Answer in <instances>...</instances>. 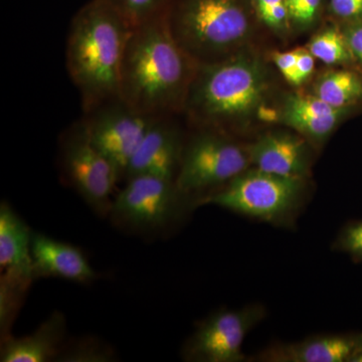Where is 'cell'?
I'll list each match as a JSON object with an SVG mask.
<instances>
[{
    "label": "cell",
    "instance_id": "1",
    "mask_svg": "<svg viewBox=\"0 0 362 362\" xmlns=\"http://www.w3.org/2000/svg\"><path fill=\"white\" fill-rule=\"evenodd\" d=\"M197 68L162 13L131 30L121 66L120 99L147 116L175 113L185 109Z\"/></svg>",
    "mask_w": 362,
    "mask_h": 362
},
{
    "label": "cell",
    "instance_id": "2",
    "mask_svg": "<svg viewBox=\"0 0 362 362\" xmlns=\"http://www.w3.org/2000/svg\"><path fill=\"white\" fill-rule=\"evenodd\" d=\"M131 30L108 0H90L71 21L66 66L86 112L120 98L121 66Z\"/></svg>",
    "mask_w": 362,
    "mask_h": 362
},
{
    "label": "cell",
    "instance_id": "3",
    "mask_svg": "<svg viewBox=\"0 0 362 362\" xmlns=\"http://www.w3.org/2000/svg\"><path fill=\"white\" fill-rule=\"evenodd\" d=\"M270 83L265 63L240 49L221 61L197 65L185 109L211 129L238 125L263 106Z\"/></svg>",
    "mask_w": 362,
    "mask_h": 362
},
{
    "label": "cell",
    "instance_id": "4",
    "mask_svg": "<svg viewBox=\"0 0 362 362\" xmlns=\"http://www.w3.org/2000/svg\"><path fill=\"white\" fill-rule=\"evenodd\" d=\"M169 30L197 65L240 51L257 20L251 0H169Z\"/></svg>",
    "mask_w": 362,
    "mask_h": 362
},
{
    "label": "cell",
    "instance_id": "5",
    "mask_svg": "<svg viewBox=\"0 0 362 362\" xmlns=\"http://www.w3.org/2000/svg\"><path fill=\"white\" fill-rule=\"evenodd\" d=\"M189 195L181 192L175 181L154 175L133 176L114 197L109 218L131 233L157 237L182 218L190 204Z\"/></svg>",
    "mask_w": 362,
    "mask_h": 362
},
{
    "label": "cell",
    "instance_id": "6",
    "mask_svg": "<svg viewBox=\"0 0 362 362\" xmlns=\"http://www.w3.org/2000/svg\"><path fill=\"white\" fill-rule=\"evenodd\" d=\"M303 178L286 177L249 168L197 199V206H216L267 223L287 221L303 197Z\"/></svg>",
    "mask_w": 362,
    "mask_h": 362
},
{
    "label": "cell",
    "instance_id": "7",
    "mask_svg": "<svg viewBox=\"0 0 362 362\" xmlns=\"http://www.w3.org/2000/svg\"><path fill=\"white\" fill-rule=\"evenodd\" d=\"M246 147L214 129L195 136L183 148L175 185L189 197L221 187L251 168Z\"/></svg>",
    "mask_w": 362,
    "mask_h": 362
},
{
    "label": "cell",
    "instance_id": "8",
    "mask_svg": "<svg viewBox=\"0 0 362 362\" xmlns=\"http://www.w3.org/2000/svg\"><path fill=\"white\" fill-rule=\"evenodd\" d=\"M62 168L71 187L98 216H109L117 181L116 168L90 141L84 122H78L62 140Z\"/></svg>",
    "mask_w": 362,
    "mask_h": 362
},
{
    "label": "cell",
    "instance_id": "9",
    "mask_svg": "<svg viewBox=\"0 0 362 362\" xmlns=\"http://www.w3.org/2000/svg\"><path fill=\"white\" fill-rule=\"evenodd\" d=\"M83 120L90 141L113 164L121 178L156 117L131 108L119 98L93 109Z\"/></svg>",
    "mask_w": 362,
    "mask_h": 362
},
{
    "label": "cell",
    "instance_id": "10",
    "mask_svg": "<svg viewBox=\"0 0 362 362\" xmlns=\"http://www.w3.org/2000/svg\"><path fill=\"white\" fill-rule=\"evenodd\" d=\"M263 316L258 306L216 312L199 324L183 349V357L188 361H244L243 344Z\"/></svg>",
    "mask_w": 362,
    "mask_h": 362
},
{
    "label": "cell",
    "instance_id": "11",
    "mask_svg": "<svg viewBox=\"0 0 362 362\" xmlns=\"http://www.w3.org/2000/svg\"><path fill=\"white\" fill-rule=\"evenodd\" d=\"M183 148L180 133L166 116L156 117L131 159L124 178L146 175L175 181Z\"/></svg>",
    "mask_w": 362,
    "mask_h": 362
},
{
    "label": "cell",
    "instance_id": "12",
    "mask_svg": "<svg viewBox=\"0 0 362 362\" xmlns=\"http://www.w3.org/2000/svg\"><path fill=\"white\" fill-rule=\"evenodd\" d=\"M255 168L286 177H306L310 169V151L303 136L273 131L259 136L246 147Z\"/></svg>",
    "mask_w": 362,
    "mask_h": 362
},
{
    "label": "cell",
    "instance_id": "13",
    "mask_svg": "<svg viewBox=\"0 0 362 362\" xmlns=\"http://www.w3.org/2000/svg\"><path fill=\"white\" fill-rule=\"evenodd\" d=\"M33 277L59 278L88 284L98 274L78 247L33 233L32 240Z\"/></svg>",
    "mask_w": 362,
    "mask_h": 362
},
{
    "label": "cell",
    "instance_id": "14",
    "mask_svg": "<svg viewBox=\"0 0 362 362\" xmlns=\"http://www.w3.org/2000/svg\"><path fill=\"white\" fill-rule=\"evenodd\" d=\"M350 110L330 106L313 94L293 93L283 102L280 120L305 139L321 143L332 134Z\"/></svg>",
    "mask_w": 362,
    "mask_h": 362
},
{
    "label": "cell",
    "instance_id": "15",
    "mask_svg": "<svg viewBox=\"0 0 362 362\" xmlns=\"http://www.w3.org/2000/svg\"><path fill=\"white\" fill-rule=\"evenodd\" d=\"M33 233L7 202L0 206V266L2 278L30 287L33 272Z\"/></svg>",
    "mask_w": 362,
    "mask_h": 362
},
{
    "label": "cell",
    "instance_id": "16",
    "mask_svg": "<svg viewBox=\"0 0 362 362\" xmlns=\"http://www.w3.org/2000/svg\"><path fill=\"white\" fill-rule=\"evenodd\" d=\"M362 347V340L345 335L327 334L303 341L277 345L262 352L259 361L271 362L352 361Z\"/></svg>",
    "mask_w": 362,
    "mask_h": 362
},
{
    "label": "cell",
    "instance_id": "17",
    "mask_svg": "<svg viewBox=\"0 0 362 362\" xmlns=\"http://www.w3.org/2000/svg\"><path fill=\"white\" fill-rule=\"evenodd\" d=\"M66 329L65 316L56 311L32 334L23 337L6 335L2 341V362H47L58 361Z\"/></svg>",
    "mask_w": 362,
    "mask_h": 362
},
{
    "label": "cell",
    "instance_id": "18",
    "mask_svg": "<svg viewBox=\"0 0 362 362\" xmlns=\"http://www.w3.org/2000/svg\"><path fill=\"white\" fill-rule=\"evenodd\" d=\"M313 95L335 108H352L362 101V77L350 70L325 71L317 78Z\"/></svg>",
    "mask_w": 362,
    "mask_h": 362
},
{
    "label": "cell",
    "instance_id": "19",
    "mask_svg": "<svg viewBox=\"0 0 362 362\" xmlns=\"http://www.w3.org/2000/svg\"><path fill=\"white\" fill-rule=\"evenodd\" d=\"M314 58L327 66L349 65L354 59L339 23H331L314 35L307 45Z\"/></svg>",
    "mask_w": 362,
    "mask_h": 362
},
{
    "label": "cell",
    "instance_id": "20",
    "mask_svg": "<svg viewBox=\"0 0 362 362\" xmlns=\"http://www.w3.org/2000/svg\"><path fill=\"white\" fill-rule=\"evenodd\" d=\"M131 28L146 23L165 11L169 0H108Z\"/></svg>",
    "mask_w": 362,
    "mask_h": 362
},
{
    "label": "cell",
    "instance_id": "21",
    "mask_svg": "<svg viewBox=\"0 0 362 362\" xmlns=\"http://www.w3.org/2000/svg\"><path fill=\"white\" fill-rule=\"evenodd\" d=\"M256 18L262 25L278 35L292 30L286 0H251Z\"/></svg>",
    "mask_w": 362,
    "mask_h": 362
},
{
    "label": "cell",
    "instance_id": "22",
    "mask_svg": "<svg viewBox=\"0 0 362 362\" xmlns=\"http://www.w3.org/2000/svg\"><path fill=\"white\" fill-rule=\"evenodd\" d=\"M292 28L308 30L322 18L327 0H286Z\"/></svg>",
    "mask_w": 362,
    "mask_h": 362
},
{
    "label": "cell",
    "instance_id": "23",
    "mask_svg": "<svg viewBox=\"0 0 362 362\" xmlns=\"http://www.w3.org/2000/svg\"><path fill=\"white\" fill-rule=\"evenodd\" d=\"M113 354L103 343L95 339L82 340L63 347L58 357L59 361H109Z\"/></svg>",
    "mask_w": 362,
    "mask_h": 362
},
{
    "label": "cell",
    "instance_id": "24",
    "mask_svg": "<svg viewBox=\"0 0 362 362\" xmlns=\"http://www.w3.org/2000/svg\"><path fill=\"white\" fill-rule=\"evenodd\" d=\"M327 11L339 25L362 21V0H327Z\"/></svg>",
    "mask_w": 362,
    "mask_h": 362
},
{
    "label": "cell",
    "instance_id": "25",
    "mask_svg": "<svg viewBox=\"0 0 362 362\" xmlns=\"http://www.w3.org/2000/svg\"><path fill=\"white\" fill-rule=\"evenodd\" d=\"M338 246L352 256L362 259V221L345 228L338 240Z\"/></svg>",
    "mask_w": 362,
    "mask_h": 362
},
{
    "label": "cell",
    "instance_id": "26",
    "mask_svg": "<svg viewBox=\"0 0 362 362\" xmlns=\"http://www.w3.org/2000/svg\"><path fill=\"white\" fill-rule=\"evenodd\" d=\"M298 49L288 52H275L272 54V59L289 84L295 86L296 83V65Z\"/></svg>",
    "mask_w": 362,
    "mask_h": 362
},
{
    "label": "cell",
    "instance_id": "27",
    "mask_svg": "<svg viewBox=\"0 0 362 362\" xmlns=\"http://www.w3.org/2000/svg\"><path fill=\"white\" fill-rule=\"evenodd\" d=\"M354 61L362 68V21L340 25Z\"/></svg>",
    "mask_w": 362,
    "mask_h": 362
},
{
    "label": "cell",
    "instance_id": "28",
    "mask_svg": "<svg viewBox=\"0 0 362 362\" xmlns=\"http://www.w3.org/2000/svg\"><path fill=\"white\" fill-rule=\"evenodd\" d=\"M315 59L307 47H298L295 87L304 84L313 75L315 70Z\"/></svg>",
    "mask_w": 362,
    "mask_h": 362
}]
</instances>
